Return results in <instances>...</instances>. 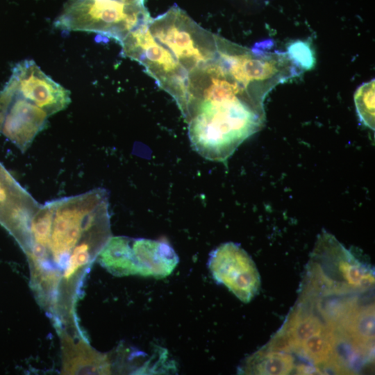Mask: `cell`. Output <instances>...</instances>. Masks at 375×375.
<instances>
[{
	"label": "cell",
	"mask_w": 375,
	"mask_h": 375,
	"mask_svg": "<svg viewBox=\"0 0 375 375\" xmlns=\"http://www.w3.org/2000/svg\"><path fill=\"white\" fill-rule=\"evenodd\" d=\"M302 71L288 52L251 49L219 36L215 53L190 72L175 101L193 149L226 160L264 126L269 92Z\"/></svg>",
	"instance_id": "6da1fadb"
},
{
	"label": "cell",
	"mask_w": 375,
	"mask_h": 375,
	"mask_svg": "<svg viewBox=\"0 0 375 375\" xmlns=\"http://www.w3.org/2000/svg\"><path fill=\"white\" fill-rule=\"evenodd\" d=\"M219 38L174 5L132 31L119 44L122 56L142 65L176 101L190 72L215 53Z\"/></svg>",
	"instance_id": "7a4b0ae2"
},
{
	"label": "cell",
	"mask_w": 375,
	"mask_h": 375,
	"mask_svg": "<svg viewBox=\"0 0 375 375\" xmlns=\"http://www.w3.org/2000/svg\"><path fill=\"white\" fill-rule=\"evenodd\" d=\"M50 215L47 244L35 255L44 259L49 252L60 265H66L78 246L90 243L102 249L110 237L109 193L101 188L44 203Z\"/></svg>",
	"instance_id": "3957f363"
},
{
	"label": "cell",
	"mask_w": 375,
	"mask_h": 375,
	"mask_svg": "<svg viewBox=\"0 0 375 375\" xmlns=\"http://www.w3.org/2000/svg\"><path fill=\"white\" fill-rule=\"evenodd\" d=\"M151 18L145 0H67L53 25L62 31L96 33L119 44Z\"/></svg>",
	"instance_id": "277c9868"
},
{
	"label": "cell",
	"mask_w": 375,
	"mask_h": 375,
	"mask_svg": "<svg viewBox=\"0 0 375 375\" xmlns=\"http://www.w3.org/2000/svg\"><path fill=\"white\" fill-rule=\"evenodd\" d=\"M100 264L115 276L164 278L174 271L178 257L165 240L110 238L99 253Z\"/></svg>",
	"instance_id": "5b68a950"
},
{
	"label": "cell",
	"mask_w": 375,
	"mask_h": 375,
	"mask_svg": "<svg viewBox=\"0 0 375 375\" xmlns=\"http://www.w3.org/2000/svg\"><path fill=\"white\" fill-rule=\"evenodd\" d=\"M208 267L214 279L244 303H249L260 289V275L255 263L235 243L226 242L215 249Z\"/></svg>",
	"instance_id": "8992f818"
},
{
	"label": "cell",
	"mask_w": 375,
	"mask_h": 375,
	"mask_svg": "<svg viewBox=\"0 0 375 375\" xmlns=\"http://www.w3.org/2000/svg\"><path fill=\"white\" fill-rule=\"evenodd\" d=\"M48 114L27 101L8 83L0 92V133L22 152L47 126Z\"/></svg>",
	"instance_id": "52a82bcc"
},
{
	"label": "cell",
	"mask_w": 375,
	"mask_h": 375,
	"mask_svg": "<svg viewBox=\"0 0 375 375\" xmlns=\"http://www.w3.org/2000/svg\"><path fill=\"white\" fill-rule=\"evenodd\" d=\"M7 83L49 116L65 109L71 102L70 92L44 74L33 60L17 63Z\"/></svg>",
	"instance_id": "ba28073f"
},
{
	"label": "cell",
	"mask_w": 375,
	"mask_h": 375,
	"mask_svg": "<svg viewBox=\"0 0 375 375\" xmlns=\"http://www.w3.org/2000/svg\"><path fill=\"white\" fill-rule=\"evenodd\" d=\"M40 206L0 162V224L22 245L29 240L31 222Z\"/></svg>",
	"instance_id": "9c48e42d"
},
{
	"label": "cell",
	"mask_w": 375,
	"mask_h": 375,
	"mask_svg": "<svg viewBox=\"0 0 375 375\" xmlns=\"http://www.w3.org/2000/svg\"><path fill=\"white\" fill-rule=\"evenodd\" d=\"M324 327L320 319L314 315L294 314L287 323L285 332L281 336L285 347L299 350L302 344L309 338L323 331Z\"/></svg>",
	"instance_id": "30bf717a"
},
{
	"label": "cell",
	"mask_w": 375,
	"mask_h": 375,
	"mask_svg": "<svg viewBox=\"0 0 375 375\" xmlns=\"http://www.w3.org/2000/svg\"><path fill=\"white\" fill-rule=\"evenodd\" d=\"M347 336L359 347H367L374 338V309L371 306L347 313L344 320Z\"/></svg>",
	"instance_id": "8fae6325"
},
{
	"label": "cell",
	"mask_w": 375,
	"mask_h": 375,
	"mask_svg": "<svg viewBox=\"0 0 375 375\" xmlns=\"http://www.w3.org/2000/svg\"><path fill=\"white\" fill-rule=\"evenodd\" d=\"M246 368L249 374H288L294 368V359L286 353L272 350L249 358Z\"/></svg>",
	"instance_id": "7c38bea8"
},
{
	"label": "cell",
	"mask_w": 375,
	"mask_h": 375,
	"mask_svg": "<svg viewBox=\"0 0 375 375\" xmlns=\"http://www.w3.org/2000/svg\"><path fill=\"white\" fill-rule=\"evenodd\" d=\"M335 339L327 328L321 333L306 340L301 346V351L306 358L315 364L328 362L333 358Z\"/></svg>",
	"instance_id": "4fadbf2b"
},
{
	"label": "cell",
	"mask_w": 375,
	"mask_h": 375,
	"mask_svg": "<svg viewBox=\"0 0 375 375\" xmlns=\"http://www.w3.org/2000/svg\"><path fill=\"white\" fill-rule=\"evenodd\" d=\"M357 113L364 125L374 129V80L360 85L355 92Z\"/></svg>",
	"instance_id": "5bb4252c"
},
{
	"label": "cell",
	"mask_w": 375,
	"mask_h": 375,
	"mask_svg": "<svg viewBox=\"0 0 375 375\" xmlns=\"http://www.w3.org/2000/svg\"><path fill=\"white\" fill-rule=\"evenodd\" d=\"M101 250L100 247L90 243H84L76 247L67 262L65 278H71L81 267L89 262L94 253H99Z\"/></svg>",
	"instance_id": "9a60e30c"
},
{
	"label": "cell",
	"mask_w": 375,
	"mask_h": 375,
	"mask_svg": "<svg viewBox=\"0 0 375 375\" xmlns=\"http://www.w3.org/2000/svg\"><path fill=\"white\" fill-rule=\"evenodd\" d=\"M288 53L303 69H309L313 65V57L310 47L303 42L293 43Z\"/></svg>",
	"instance_id": "2e32d148"
}]
</instances>
